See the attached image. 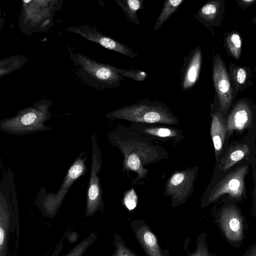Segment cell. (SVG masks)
Instances as JSON below:
<instances>
[{
    "label": "cell",
    "instance_id": "cell-1",
    "mask_svg": "<svg viewBox=\"0 0 256 256\" xmlns=\"http://www.w3.org/2000/svg\"><path fill=\"white\" fill-rule=\"evenodd\" d=\"M132 129L118 128L110 132L108 136L112 145L118 147L124 156L123 166L127 170L137 174L132 184L146 178L148 170L144 164H150L166 158V151L151 142L146 141L145 136Z\"/></svg>",
    "mask_w": 256,
    "mask_h": 256
},
{
    "label": "cell",
    "instance_id": "cell-2",
    "mask_svg": "<svg viewBox=\"0 0 256 256\" xmlns=\"http://www.w3.org/2000/svg\"><path fill=\"white\" fill-rule=\"evenodd\" d=\"M52 102L42 100L21 110L14 117L0 121V130L9 134L22 136L47 131L52 127L44 124L52 116Z\"/></svg>",
    "mask_w": 256,
    "mask_h": 256
},
{
    "label": "cell",
    "instance_id": "cell-3",
    "mask_svg": "<svg viewBox=\"0 0 256 256\" xmlns=\"http://www.w3.org/2000/svg\"><path fill=\"white\" fill-rule=\"evenodd\" d=\"M111 120H126L132 123L178 125L179 121L170 108L159 101L148 99L137 101L106 114Z\"/></svg>",
    "mask_w": 256,
    "mask_h": 256
},
{
    "label": "cell",
    "instance_id": "cell-4",
    "mask_svg": "<svg viewBox=\"0 0 256 256\" xmlns=\"http://www.w3.org/2000/svg\"><path fill=\"white\" fill-rule=\"evenodd\" d=\"M70 57L77 69L78 76L90 86L100 90L117 88L124 78L114 66L99 63L80 53L70 51Z\"/></svg>",
    "mask_w": 256,
    "mask_h": 256
},
{
    "label": "cell",
    "instance_id": "cell-5",
    "mask_svg": "<svg viewBox=\"0 0 256 256\" xmlns=\"http://www.w3.org/2000/svg\"><path fill=\"white\" fill-rule=\"evenodd\" d=\"M86 151L82 152L70 167L64 180L56 194L48 193L44 187L38 194L36 204L44 214L52 215L56 213L68 190L74 182L86 172Z\"/></svg>",
    "mask_w": 256,
    "mask_h": 256
},
{
    "label": "cell",
    "instance_id": "cell-6",
    "mask_svg": "<svg viewBox=\"0 0 256 256\" xmlns=\"http://www.w3.org/2000/svg\"><path fill=\"white\" fill-rule=\"evenodd\" d=\"M250 162H244L226 172H221L216 182L207 190L206 202L210 203L222 195L228 194L232 198H240L246 192L245 177L249 172Z\"/></svg>",
    "mask_w": 256,
    "mask_h": 256
},
{
    "label": "cell",
    "instance_id": "cell-7",
    "mask_svg": "<svg viewBox=\"0 0 256 256\" xmlns=\"http://www.w3.org/2000/svg\"><path fill=\"white\" fill-rule=\"evenodd\" d=\"M227 136L230 138L236 132L242 134L248 131L256 135V104L249 98L236 100L232 104L226 118Z\"/></svg>",
    "mask_w": 256,
    "mask_h": 256
},
{
    "label": "cell",
    "instance_id": "cell-8",
    "mask_svg": "<svg viewBox=\"0 0 256 256\" xmlns=\"http://www.w3.org/2000/svg\"><path fill=\"white\" fill-rule=\"evenodd\" d=\"M92 144V165L86 196V215L93 216L98 210H102L104 204L102 200V190L98 174L102 164V152L98 144L95 134L91 138Z\"/></svg>",
    "mask_w": 256,
    "mask_h": 256
},
{
    "label": "cell",
    "instance_id": "cell-9",
    "mask_svg": "<svg viewBox=\"0 0 256 256\" xmlns=\"http://www.w3.org/2000/svg\"><path fill=\"white\" fill-rule=\"evenodd\" d=\"M198 170V166L174 172L167 180L164 196L170 197L172 206L184 203L194 192V182Z\"/></svg>",
    "mask_w": 256,
    "mask_h": 256
},
{
    "label": "cell",
    "instance_id": "cell-10",
    "mask_svg": "<svg viewBox=\"0 0 256 256\" xmlns=\"http://www.w3.org/2000/svg\"><path fill=\"white\" fill-rule=\"evenodd\" d=\"M212 78L220 110L226 117L235 98L226 64L218 53L213 56Z\"/></svg>",
    "mask_w": 256,
    "mask_h": 256
},
{
    "label": "cell",
    "instance_id": "cell-11",
    "mask_svg": "<svg viewBox=\"0 0 256 256\" xmlns=\"http://www.w3.org/2000/svg\"><path fill=\"white\" fill-rule=\"evenodd\" d=\"M254 136L247 135L240 140L230 143L218 162L216 167L222 172H226L234 166L250 158H254L253 154L256 149L252 138Z\"/></svg>",
    "mask_w": 256,
    "mask_h": 256
},
{
    "label": "cell",
    "instance_id": "cell-12",
    "mask_svg": "<svg viewBox=\"0 0 256 256\" xmlns=\"http://www.w3.org/2000/svg\"><path fill=\"white\" fill-rule=\"evenodd\" d=\"M210 112L212 122L210 132L216 163L228 146L229 138L227 136L226 117L220 110L218 98L216 94L214 102L211 104Z\"/></svg>",
    "mask_w": 256,
    "mask_h": 256
},
{
    "label": "cell",
    "instance_id": "cell-13",
    "mask_svg": "<svg viewBox=\"0 0 256 256\" xmlns=\"http://www.w3.org/2000/svg\"><path fill=\"white\" fill-rule=\"evenodd\" d=\"M130 226L139 244L146 256H170L168 248L163 249L150 226L142 219L130 222Z\"/></svg>",
    "mask_w": 256,
    "mask_h": 256
},
{
    "label": "cell",
    "instance_id": "cell-14",
    "mask_svg": "<svg viewBox=\"0 0 256 256\" xmlns=\"http://www.w3.org/2000/svg\"><path fill=\"white\" fill-rule=\"evenodd\" d=\"M66 30L77 34L86 40L98 44L104 48L130 58H134L137 55L132 50L124 44L103 34L95 28L88 26H72L68 28Z\"/></svg>",
    "mask_w": 256,
    "mask_h": 256
},
{
    "label": "cell",
    "instance_id": "cell-15",
    "mask_svg": "<svg viewBox=\"0 0 256 256\" xmlns=\"http://www.w3.org/2000/svg\"><path fill=\"white\" fill-rule=\"evenodd\" d=\"M22 23L32 27L39 25L46 18H52L56 9L57 1L52 0H22Z\"/></svg>",
    "mask_w": 256,
    "mask_h": 256
},
{
    "label": "cell",
    "instance_id": "cell-16",
    "mask_svg": "<svg viewBox=\"0 0 256 256\" xmlns=\"http://www.w3.org/2000/svg\"><path fill=\"white\" fill-rule=\"evenodd\" d=\"M156 124L132 123L130 128L146 137L155 138L164 142L178 143L184 138L180 129L157 126Z\"/></svg>",
    "mask_w": 256,
    "mask_h": 256
},
{
    "label": "cell",
    "instance_id": "cell-17",
    "mask_svg": "<svg viewBox=\"0 0 256 256\" xmlns=\"http://www.w3.org/2000/svg\"><path fill=\"white\" fill-rule=\"evenodd\" d=\"M202 60L200 46H197L184 59L182 78V88L188 91L192 88L198 80Z\"/></svg>",
    "mask_w": 256,
    "mask_h": 256
},
{
    "label": "cell",
    "instance_id": "cell-18",
    "mask_svg": "<svg viewBox=\"0 0 256 256\" xmlns=\"http://www.w3.org/2000/svg\"><path fill=\"white\" fill-rule=\"evenodd\" d=\"M225 0L208 2L199 10L194 17L210 29L220 26L224 13Z\"/></svg>",
    "mask_w": 256,
    "mask_h": 256
},
{
    "label": "cell",
    "instance_id": "cell-19",
    "mask_svg": "<svg viewBox=\"0 0 256 256\" xmlns=\"http://www.w3.org/2000/svg\"><path fill=\"white\" fill-rule=\"evenodd\" d=\"M228 72L235 98L238 93L244 92L253 85L252 72L250 67L230 62Z\"/></svg>",
    "mask_w": 256,
    "mask_h": 256
},
{
    "label": "cell",
    "instance_id": "cell-20",
    "mask_svg": "<svg viewBox=\"0 0 256 256\" xmlns=\"http://www.w3.org/2000/svg\"><path fill=\"white\" fill-rule=\"evenodd\" d=\"M224 46L228 53L236 60L240 58L242 50V38L240 33L232 30L226 33L224 38Z\"/></svg>",
    "mask_w": 256,
    "mask_h": 256
},
{
    "label": "cell",
    "instance_id": "cell-21",
    "mask_svg": "<svg viewBox=\"0 0 256 256\" xmlns=\"http://www.w3.org/2000/svg\"><path fill=\"white\" fill-rule=\"evenodd\" d=\"M115 2L120 7L130 21L140 25L136 12L138 10L144 8L143 0H115Z\"/></svg>",
    "mask_w": 256,
    "mask_h": 256
},
{
    "label": "cell",
    "instance_id": "cell-22",
    "mask_svg": "<svg viewBox=\"0 0 256 256\" xmlns=\"http://www.w3.org/2000/svg\"><path fill=\"white\" fill-rule=\"evenodd\" d=\"M186 0H166L164 2L162 11L156 19L154 30L157 31Z\"/></svg>",
    "mask_w": 256,
    "mask_h": 256
},
{
    "label": "cell",
    "instance_id": "cell-23",
    "mask_svg": "<svg viewBox=\"0 0 256 256\" xmlns=\"http://www.w3.org/2000/svg\"><path fill=\"white\" fill-rule=\"evenodd\" d=\"M113 244L114 250L110 256H138L126 246L121 236L118 234H114Z\"/></svg>",
    "mask_w": 256,
    "mask_h": 256
},
{
    "label": "cell",
    "instance_id": "cell-24",
    "mask_svg": "<svg viewBox=\"0 0 256 256\" xmlns=\"http://www.w3.org/2000/svg\"><path fill=\"white\" fill-rule=\"evenodd\" d=\"M97 236L91 233L64 256H82L86 250L96 240Z\"/></svg>",
    "mask_w": 256,
    "mask_h": 256
},
{
    "label": "cell",
    "instance_id": "cell-25",
    "mask_svg": "<svg viewBox=\"0 0 256 256\" xmlns=\"http://www.w3.org/2000/svg\"><path fill=\"white\" fill-rule=\"evenodd\" d=\"M22 56H12L2 60L0 62V76L8 74L12 72L19 68L23 64L24 60H20Z\"/></svg>",
    "mask_w": 256,
    "mask_h": 256
},
{
    "label": "cell",
    "instance_id": "cell-26",
    "mask_svg": "<svg viewBox=\"0 0 256 256\" xmlns=\"http://www.w3.org/2000/svg\"><path fill=\"white\" fill-rule=\"evenodd\" d=\"M116 71L123 77L132 79L136 81H143L148 76L146 72L140 70H127L114 67Z\"/></svg>",
    "mask_w": 256,
    "mask_h": 256
},
{
    "label": "cell",
    "instance_id": "cell-27",
    "mask_svg": "<svg viewBox=\"0 0 256 256\" xmlns=\"http://www.w3.org/2000/svg\"><path fill=\"white\" fill-rule=\"evenodd\" d=\"M122 202L129 210H134L136 206L138 198L134 190L132 188L126 192Z\"/></svg>",
    "mask_w": 256,
    "mask_h": 256
},
{
    "label": "cell",
    "instance_id": "cell-28",
    "mask_svg": "<svg viewBox=\"0 0 256 256\" xmlns=\"http://www.w3.org/2000/svg\"><path fill=\"white\" fill-rule=\"evenodd\" d=\"M238 6L242 10H246L256 3V0H237Z\"/></svg>",
    "mask_w": 256,
    "mask_h": 256
},
{
    "label": "cell",
    "instance_id": "cell-29",
    "mask_svg": "<svg viewBox=\"0 0 256 256\" xmlns=\"http://www.w3.org/2000/svg\"><path fill=\"white\" fill-rule=\"evenodd\" d=\"M229 224L230 229L234 232L238 230L240 228V222L236 218H232Z\"/></svg>",
    "mask_w": 256,
    "mask_h": 256
},
{
    "label": "cell",
    "instance_id": "cell-30",
    "mask_svg": "<svg viewBox=\"0 0 256 256\" xmlns=\"http://www.w3.org/2000/svg\"><path fill=\"white\" fill-rule=\"evenodd\" d=\"M254 187L253 192L256 196V169L254 170Z\"/></svg>",
    "mask_w": 256,
    "mask_h": 256
},
{
    "label": "cell",
    "instance_id": "cell-31",
    "mask_svg": "<svg viewBox=\"0 0 256 256\" xmlns=\"http://www.w3.org/2000/svg\"><path fill=\"white\" fill-rule=\"evenodd\" d=\"M252 24H256V15L254 16V17L252 20Z\"/></svg>",
    "mask_w": 256,
    "mask_h": 256
},
{
    "label": "cell",
    "instance_id": "cell-32",
    "mask_svg": "<svg viewBox=\"0 0 256 256\" xmlns=\"http://www.w3.org/2000/svg\"><path fill=\"white\" fill-rule=\"evenodd\" d=\"M254 70L256 72V67L254 68Z\"/></svg>",
    "mask_w": 256,
    "mask_h": 256
}]
</instances>
